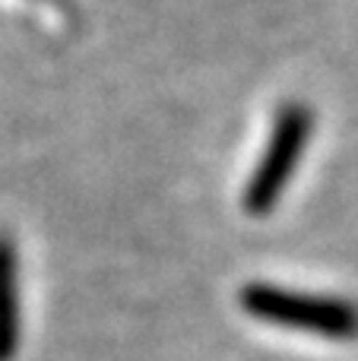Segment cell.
Instances as JSON below:
<instances>
[{"label":"cell","instance_id":"1","mask_svg":"<svg viewBox=\"0 0 358 361\" xmlns=\"http://www.w3.org/2000/svg\"><path fill=\"white\" fill-rule=\"evenodd\" d=\"M238 305L254 320L308 336L349 343L358 339V305L333 295H304L270 282H247L238 295Z\"/></svg>","mask_w":358,"mask_h":361},{"label":"cell","instance_id":"3","mask_svg":"<svg viewBox=\"0 0 358 361\" xmlns=\"http://www.w3.org/2000/svg\"><path fill=\"white\" fill-rule=\"evenodd\" d=\"M23 336L19 317V260L13 238L0 231V361H13Z\"/></svg>","mask_w":358,"mask_h":361},{"label":"cell","instance_id":"2","mask_svg":"<svg viewBox=\"0 0 358 361\" xmlns=\"http://www.w3.org/2000/svg\"><path fill=\"white\" fill-rule=\"evenodd\" d=\"M314 137V111L302 102H289L276 111L270 127L266 146L254 165L251 178L241 193V206L251 216H266L283 200L289 180L295 178V169L302 156L308 152V143Z\"/></svg>","mask_w":358,"mask_h":361}]
</instances>
